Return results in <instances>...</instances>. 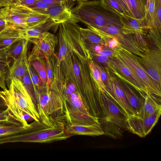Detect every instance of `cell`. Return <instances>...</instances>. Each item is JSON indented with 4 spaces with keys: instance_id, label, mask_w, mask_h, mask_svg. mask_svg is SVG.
Masks as SVG:
<instances>
[{
    "instance_id": "7",
    "label": "cell",
    "mask_w": 161,
    "mask_h": 161,
    "mask_svg": "<svg viewBox=\"0 0 161 161\" xmlns=\"http://www.w3.org/2000/svg\"><path fill=\"white\" fill-rule=\"evenodd\" d=\"M36 105L42 108L46 114L56 118L63 115L65 111L64 101L55 92L47 88L35 94Z\"/></svg>"
},
{
    "instance_id": "43",
    "label": "cell",
    "mask_w": 161,
    "mask_h": 161,
    "mask_svg": "<svg viewBox=\"0 0 161 161\" xmlns=\"http://www.w3.org/2000/svg\"><path fill=\"white\" fill-rule=\"evenodd\" d=\"M51 6V5H48L42 2L37 1L28 7L36 11L47 14L48 8Z\"/></svg>"
},
{
    "instance_id": "36",
    "label": "cell",
    "mask_w": 161,
    "mask_h": 161,
    "mask_svg": "<svg viewBox=\"0 0 161 161\" xmlns=\"http://www.w3.org/2000/svg\"><path fill=\"white\" fill-rule=\"evenodd\" d=\"M20 80L36 106L34 89L29 72L28 68L26 70L23 77Z\"/></svg>"
},
{
    "instance_id": "47",
    "label": "cell",
    "mask_w": 161,
    "mask_h": 161,
    "mask_svg": "<svg viewBox=\"0 0 161 161\" xmlns=\"http://www.w3.org/2000/svg\"><path fill=\"white\" fill-rule=\"evenodd\" d=\"M8 47L0 48V61L9 62L7 55Z\"/></svg>"
},
{
    "instance_id": "50",
    "label": "cell",
    "mask_w": 161,
    "mask_h": 161,
    "mask_svg": "<svg viewBox=\"0 0 161 161\" xmlns=\"http://www.w3.org/2000/svg\"><path fill=\"white\" fill-rule=\"evenodd\" d=\"M38 0H16V3L25 6H28L35 3Z\"/></svg>"
},
{
    "instance_id": "10",
    "label": "cell",
    "mask_w": 161,
    "mask_h": 161,
    "mask_svg": "<svg viewBox=\"0 0 161 161\" xmlns=\"http://www.w3.org/2000/svg\"><path fill=\"white\" fill-rule=\"evenodd\" d=\"M111 71L117 77L123 80L133 87L142 97L147 94L140 80L125 64L117 58H111L108 63Z\"/></svg>"
},
{
    "instance_id": "17",
    "label": "cell",
    "mask_w": 161,
    "mask_h": 161,
    "mask_svg": "<svg viewBox=\"0 0 161 161\" xmlns=\"http://www.w3.org/2000/svg\"><path fill=\"white\" fill-rule=\"evenodd\" d=\"M28 40H26L22 51L18 58L14 61L12 66L9 68L7 80L9 81L13 78L22 79L29 64L27 60Z\"/></svg>"
},
{
    "instance_id": "13",
    "label": "cell",
    "mask_w": 161,
    "mask_h": 161,
    "mask_svg": "<svg viewBox=\"0 0 161 161\" xmlns=\"http://www.w3.org/2000/svg\"><path fill=\"white\" fill-rule=\"evenodd\" d=\"M58 119L63 122L64 125H91L100 124L98 118L69 107H65L64 114Z\"/></svg>"
},
{
    "instance_id": "27",
    "label": "cell",
    "mask_w": 161,
    "mask_h": 161,
    "mask_svg": "<svg viewBox=\"0 0 161 161\" xmlns=\"http://www.w3.org/2000/svg\"><path fill=\"white\" fill-rule=\"evenodd\" d=\"M29 64L36 71L39 77L47 84V77L46 67L45 61L44 58H28Z\"/></svg>"
},
{
    "instance_id": "42",
    "label": "cell",
    "mask_w": 161,
    "mask_h": 161,
    "mask_svg": "<svg viewBox=\"0 0 161 161\" xmlns=\"http://www.w3.org/2000/svg\"><path fill=\"white\" fill-rule=\"evenodd\" d=\"M46 67L47 77V86L49 89L52 86L53 81V74L52 63L50 58L45 59Z\"/></svg>"
},
{
    "instance_id": "40",
    "label": "cell",
    "mask_w": 161,
    "mask_h": 161,
    "mask_svg": "<svg viewBox=\"0 0 161 161\" xmlns=\"http://www.w3.org/2000/svg\"><path fill=\"white\" fill-rule=\"evenodd\" d=\"M9 123H15L22 125L14 118L7 108L5 110L0 112V125Z\"/></svg>"
},
{
    "instance_id": "6",
    "label": "cell",
    "mask_w": 161,
    "mask_h": 161,
    "mask_svg": "<svg viewBox=\"0 0 161 161\" xmlns=\"http://www.w3.org/2000/svg\"><path fill=\"white\" fill-rule=\"evenodd\" d=\"M114 57L122 62L137 77L143 84L147 94L161 97V89L152 80L140 64L136 55L121 47L115 52Z\"/></svg>"
},
{
    "instance_id": "45",
    "label": "cell",
    "mask_w": 161,
    "mask_h": 161,
    "mask_svg": "<svg viewBox=\"0 0 161 161\" xmlns=\"http://www.w3.org/2000/svg\"><path fill=\"white\" fill-rule=\"evenodd\" d=\"M126 14L134 17L131 5L129 0H117Z\"/></svg>"
},
{
    "instance_id": "5",
    "label": "cell",
    "mask_w": 161,
    "mask_h": 161,
    "mask_svg": "<svg viewBox=\"0 0 161 161\" xmlns=\"http://www.w3.org/2000/svg\"><path fill=\"white\" fill-rule=\"evenodd\" d=\"M59 26L58 56L60 61L64 60L72 52L83 60L91 59L85 41L80 33V26L77 23L65 22L59 24Z\"/></svg>"
},
{
    "instance_id": "33",
    "label": "cell",
    "mask_w": 161,
    "mask_h": 161,
    "mask_svg": "<svg viewBox=\"0 0 161 161\" xmlns=\"http://www.w3.org/2000/svg\"><path fill=\"white\" fill-rule=\"evenodd\" d=\"M25 40L24 39H21L8 47L7 55L9 58L14 61L18 58L22 51Z\"/></svg>"
},
{
    "instance_id": "41",
    "label": "cell",
    "mask_w": 161,
    "mask_h": 161,
    "mask_svg": "<svg viewBox=\"0 0 161 161\" xmlns=\"http://www.w3.org/2000/svg\"><path fill=\"white\" fill-rule=\"evenodd\" d=\"M91 58L96 64L102 66L104 69L108 68V63L111 58L106 56L98 54L92 55Z\"/></svg>"
},
{
    "instance_id": "23",
    "label": "cell",
    "mask_w": 161,
    "mask_h": 161,
    "mask_svg": "<svg viewBox=\"0 0 161 161\" xmlns=\"http://www.w3.org/2000/svg\"><path fill=\"white\" fill-rule=\"evenodd\" d=\"M21 29L8 25L0 33V45L9 47L15 42L24 39Z\"/></svg>"
},
{
    "instance_id": "25",
    "label": "cell",
    "mask_w": 161,
    "mask_h": 161,
    "mask_svg": "<svg viewBox=\"0 0 161 161\" xmlns=\"http://www.w3.org/2000/svg\"><path fill=\"white\" fill-rule=\"evenodd\" d=\"M25 7L27 12L26 24L27 28L43 24L49 19V16L47 14L39 12L28 7Z\"/></svg>"
},
{
    "instance_id": "15",
    "label": "cell",
    "mask_w": 161,
    "mask_h": 161,
    "mask_svg": "<svg viewBox=\"0 0 161 161\" xmlns=\"http://www.w3.org/2000/svg\"><path fill=\"white\" fill-rule=\"evenodd\" d=\"M96 28L117 37L121 46L124 49L137 56H143V53L139 51L129 36L123 33L121 28L114 25Z\"/></svg>"
},
{
    "instance_id": "2",
    "label": "cell",
    "mask_w": 161,
    "mask_h": 161,
    "mask_svg": "<svg viewBox=\"0 0 161 161\" xmlns=\"http://www.w3.org/2000/svg\"><path fill=\"white\" fill-rule=\"evenodd\" d=\"M39 118L18 133L0 137V144L17 142L50 143L65 140L70 136L66 132L64 122L47 116L36 105Z\"/></svg>"
},
{
    "instance_id": "48",
    "label": "cell",
    "mask_w": 161,
    "mask_h": 161,
    "mask_svg": "<svg viewBox=\"0 0 161 161\" xmlns=\"http://www.w3.org/2000/svg\"><path fill=\"white\" fill-rule=\"evenodd\" d=\"M16 2V0H0V8L10 7Z\"/></svg>"
},
{
    "instance_id": "3",
    "label": "cell",
    "mask_w": 161,
    "mask_h": 161,
    "mask_svg": "<svg viewBox=\"0 0 161 161\" xmlns=\"http://www.w3.org/2000/svg\"><path fill=\"white\" fill-rule=\"evenodd\" d=\"M0 97L14 118L23 126L28 125L30 120H38L36 106L19 79L13 78L8 89L0 91Z\"/></svg>"
},
{
    "instance_id": "39",
    "label": "cell",
    "mask_w": 161,
    "mask_h": 161,
    "mask_svg": "<svg viewBox=\"0 0 161 161\" xmlns=\"http://www.w3.org/2000/svg\"><path fill=\"white\" fill-rule=\"evenodd\" d=\"M161 0H156L155 8L153 18V28L161 29Z\"/></svg>"
},
{
    "instance_id": "49",
    "label": "cell",
    "mask_w": 161,
    "mask_h": 161,
    "mask_svg": "<svg viewBox=\"0 0 161 161\" xmlns=\"http://www.w3.org/2000/svg\"><path fill=\"white\" fill-rule=\"evenodd\" d=\"M48 5H53L56 4L62 3L68 1V0H38Z\"/></svg>"
},
{
    "instance_id": "4",
    "label": "cell",
    "mask_w": 161,
    "mask_h": 161,
    "mask_svg": "<svg viewBox=\"0 0 161 161\" xmlns=\"http://www.w3.org/2000/svg\"><path fill=\"white\" fill-rule=\"evenodd\" d=\"M75 22L95 28L114 25L122 29L120 16L107 9L101 0L78 2L71 8Z\"/></svg>"
},
{
    "instance_id": "32",
    "label": "cell",
    "mask_w": 161,
    "mask_h": 161,
    "mask_svg": "<svg viewBox=\"0 0 161 161\" xmlns=\"http://www.w3.org/2000/svg\"><path fill=\"white\" fill-rule=\"evenodd\" d=\"M127 35L139 51L143 53L149 50L146 36L141 34H132Z\"/></svg>"
},
{
    "instance_id": "51",
    "label": "cell",
    "mask_w": 161,
    "mask_h": 161,
    "mask_svg": "<svg viewBox=\"0 0 161 161\" xmlns=\"http://www.w3.org/2000/svg\"><path fill=\"white\" fill-rule=\"evenodd\" d=\"M8 25V24L7 22L6 19V13L5 14L0 17V27H5Z\"/></svg>"
},
{
    "instance_id": "18",
    "label": "cell",
    "mask_w": 161,
    "mask_h": 161,
    "mask_svg": "<svg viewBox=\"0 0 161 161\" xmlns=\"http://www.w3.org/2000/svg\"><path fill=\"white\" fill-rule=\"evenodd\" d=\"M68 1L49 7L47 14L49 15V19L58 24L65 22H75L71 11L72 8Z\"/></svg>"
},
{
    "instance_id": "37",
    "label": "cell",
    "mask_w": 161,
    "mask_h": 161,
    "mask_svg": "<svg viewBox=\"0 0 161 161\" xmlns=\"http://www.w3.org/2000/svg\"><path fill=\"white\" fill-rule=\"evenodd\" d=\"M101 1L107 9L119 16L126 14L117 0H101Z\"/></svg>"
},
{
    "instance_id": "9",
    "label": "cell",
    "mask_w": 161,
    "mask_h": 161,
    "mask_svg": "<svg viewBox=\"0 0 161 161\" xmlns=\"http://www.w3.org/2000/svg\"><path fill=\"white\" fill-rule=\"evenodd\" d=\"M57 37L50 32L43 33L39 37L28 40L33 44L28 58H49L54 53L55 48L58 43Z\"/></svg>"
},
{
    "instance_id": "38",
    "label": "cell",
    "mask_w": 161,
    "mask_h": 161,
    "mask_svg": "<svg viewBox=\"0 0 161 161\" xmlns=\"http://www.w3.org/2000/svg\"><path fill=\"white\" fill-rule=\"evenodd\" d=\"M9 67V62L0 61V87L3 90L7 89L6 81L8 75L7 69Z\"/></svg>"
},
{
    "instance_id": "1",
    "label": "cell",
    "mask_w": 161,
    "mask_h": 161,
    "mask_svg": "<svg viewBox=\"0 0 161 161\" xmlns=\"http://www.w3.org/2000/svg\"><path fill=\"white\" fill-rule=\"evenodd\" d=\"M61 66L65 81L74 85L89 113L99 117V100L101 91L92 76L87 60L72 52L61 61Z\"/></svg>"
},
{
    "instance_id": "35",
    "label": "cell",
    "mask_w": 161,
    "mask_h": 161,
    "mask_svg": "<svg viewBox=\"0 0 161 161\" xmlns=\"http://www.w3.org/2000/svg\"><path fill=\"white\" fill-rule=\"evenodd\" d=\"M91 73L95 82L101 91L105 92L107 90L101 78L99 72L95 63L92 59L87 60Z\"/></svg>"
},
{
    "instance_id": "12",
    "label": "cell",
    "mask_w": 161,
    "mask_h": 161,
    "mask_svg": "<svg viewBox=\"0 0 161 161\" xmlns=\"http://www.w3.org/2000/svg\"><path fill=\"white\" fill-rule=\"evenodd\" d=\"M108 73L109 76V81L106 87L109 95L125 113L127 118L135 115L118 83L117 77L109 69Z\"/></svg>"
},
{
    "instance_id": "22",
    "label": "cell",
    "mask_w": 161,
    "mask_h": 161,
    "mask_svg": "<svg viewBox=\"0 0 161 161\" xmlns=\"http://www.w3.org/2000/svg\"><path fill=\"white\" fill-rule=\"evenodd\" d=\"M141 109L138 115L142 117L148 116L161 109L160 98L156 95L149 94L142 97Z\"/></svg>"
},
{
    "instance_id": "21",
    "label": "cell",
    "mask_w": 161,
    "mask_h": 161,
    "mask_svg": "<svg viewBox=\"0 0 161 161\" xmlns=\"http://www.w3.org/2000/svg\"><path fill=\"white\" fill-rule=\"evenodd\" d=\"M67 133L70 136L75 135L99 136L103 135L100 124L91 125L65 124Z\"/></svg>"
},
{
    "instance_id": "30",
    "label": "cell",
    "mask_w": 161,
    "mask_h": 161,
    "mask_svg": "<svg viewBox=\"0 0 161 161\" xmlns=\"http://www.w3.org/2000/svg\"><path fill=\"white\" fill-rule=\"evenodd\" d=\"M155 3L156 0H146L144 20L148 29L153 28V18Z\"/></svg>"
},
{
    "instance_id": "54",
    "label": "cell",
    "mask_w": 161,
    "mask_h": 161,
    "mask_svg": "<svg viewBox=\"0 0 161 161\" xmlns=\"http://www.w3.org/2000/svg\"><path fill=\"white\" fill-rule=\"evenodd\" d=\"M70 0L72 2L77 1L78 2H80V1H90V0Z\"/></svg>"
},
{
    "instance_id": "46",
    "label": "cell",
    "mask_w": 161,
    "mask_h": 161,
    "mask_svg": "<svg viewBox=\"0 0 161 161\" xmlns=\"http://www.w3.org/2000/svg\"><path fill=\"white\" fill-rule=\"evenodd\" d=\"M115 51L112 50L108 47L104 45L103 49L100 51L98 55L106 56L111 57H114Z\"/></svg>"
},
{
    "instance_id": "24",
    "label": "cell",
    "mask_w": 161,
    "mask_h": 161,
    "mask_svg": "<svg viewBox=\"0 0 161 161\" xmlns=\"http://www.w3.org/2000/svg\"><path fill=\"white\" fill-rule=\"evenodd\" d=\"M59 24L50 19L45 23L37 26L21 29L24 39L28 40L31 38L39 37L43 33L48 31Z\"/></svg>"
},
{
    "instance_id": "14",
    "label": "cell",
    "mask_w": 161,
    "mask_h": 161,
    "mask_svg": "<svg viewBox=\"0 0 161 161\" xmlns=\"http://www.w3.org/2000/svg\"><path fill=\"white\" fill-rule=\"evenodd\" d=\"M126 118H101L98 121L104 134L114 138L120 137L127 130Z\"/></svg>"
},
{
    "instance_id": "26",
    "label": "cell",
    "mask_w": 161,
    "mask_h": 161,
    "mask_svg": "<svg viewBox=\"0 0 161 161\" xmlns=\"http://www.w3.org/2000/svg\"><path fill=\"white\" fill-rule=\"evenodd\" d=\"M161 29L151 28L148 29L146 36L149 49L161 50Z\"/></svg>"
},
{
    "instance_id": "28",
    "label": "cell",
    "mask_w": 161,
    "mask_h": 161,
    "mask_svg": "<svg viewBox=\"0 0 161 161\" xmlns=\"http://www.w3.org/2000/svg\"><path fill=\"white\" fill-rule=\"evenodd\" d=\"M28 71L33 85L35 94L48 88L47 84L39 77L33 68L29 64Z\"/></svg>"
},
{
    "instance_id": "31",
    "label": "cell",
    "mask_w": 161,
    "mask_h": 161,
    "mask_svg": "<svg viewBox=\"0 0 161 161\" xmlns=\"http://www.w3.org/2000/svg\"><path fill=\"white\" fill-rule=\"evenodd\" d=\"M131 5L134 17L144 20L145 5L144 0H129Z\"/></svg>"
},
{
    "instance_id": "34",
    "label": "cell",
    "mask_w": 161,
    "mask_h": 161,
    "mask_svg": "<svg viewBox=\"0 0 161 161\" xmlns=\"http://www.w3.org/2000/svg\"><path fill=\"white\" fill-rule=\"evenodd\" d=\"M79 29L81 34L85 40L94 43L105 45V42L102 38L90 29L80 27Z\"/></svg>"
},
{
    "instance_id": "8",
    "label": "cell",
    "mask_w": 161,
    "mask_h": 161,
    "mask_svg": "<svg viewBox=\"0 0 161 161\" xmlns=\"http://www.w3.org/2000/svg\"><path fill=\"white\" fill-rule=\"evenodd\" d=\"M143 54V57L136 56L139 63L152 80L161 89V50L149 49Z\"/></svg>"
},
{
    "instance_id": "29",
    "label": "cell",
    "mask_w": 161,
    "mask_h": 161,
    "mask_svg": "<svg viewBox=\"0 0 161 161\" xmlns=\"http://www.w3.org/2000/svg\"><path fill=\"white\" fill-rule=\"evenodd\" d=\"M27 126L15 123L0 125V137L19 132L26 128Z\"/></svg>"
},
{
    "instance_id": "11",
    "label": "cell",
    "mask_w": 161,
    "mask_h": 161,
    "mask_svg": "<svg viewBox=\"0 0 161 161\" xmlns=\"http://www.w3.org/2000/svg\"><path fill=\"white\" fill-rule=\"evenodd\" d=\"M161 114V109L145 117L133 115L127 118V130L141 137L146 136L152 130Z\"/></svg>"
},
{
    "instance_id": "55",
    "label": "cell",
    "mask_w": 161,
    "mask_h": 161,
    "mask_svg": "<svg viewBox=\"0 0 161 161\" xmlns=\"http://www.w3.org/2000/svg\"><path fill=\"white\" fill-rule=\"evenodd\" d=\"M6 26L0 27V33L5 29Z\"/></svg>"
},
{
    "instance_id": "19",
    "label": "cell",
    "mask_w": 161,
    "mask_h": 161,
    "mask_svg": "<svg viewBox=\"0 0 161 161\" xmlns=\"http://www.w3.org/2000/svg\"><path fill=\"white\" fill-rule=\"evenodd\" d=\"M120 18L123 25L122 30L125 34L146 35L148 29L144 19H137L126 14L120 16Z\"/></svg>"
},
{
    "instance_id": "16",
    "label": "cell",
    "mask_w": 161,
    "mask_h": 161,
    "mask_svg": "<svg viewBox=\"0 0 161 161\" xmlns=\"http://www.w3.org/2000/svg\"><path fill=\"white\" fill-rule=\"evenodd\" d=\"M5 8L6 19L8 25L20 29L27 28L26 24L27 12L25 6L16 3Z\"/></svg>"
},
{
    "instance_id": "20",
    "label": "cell",
    "mask_w": 161,
    "mask_h": 161,
    "mask_svg": "<svg viewBox=\"0 0 161 161\" xmlns=\"http://www.w3.org/2000/svg\"><path fill=\"white\" fill-rule=\"evenodd\" d=\"M117 78L131 109L135 115H138L142 108V97L138 96L133 89V87H131V86L122 79Z\"/></svg>"
},
{
    "instance_id": "52",
    "label": "cell",
    "mask_w": 161,
    "mask_h": 161,
    "mask_svg": "<svg viewBox=\"0 0 161 161\" xmlns=\"http://www.w3.org/2000/svg\"><path fill=\"white\" fill-rule=\"evenodd\" d=\"M7 108V107L3 99L0 97V112H2Z\"/></svg>"
},
{
    "instance_id": "44",
    "label": "cell",
    "mask_w": 161,
    "mask_h": 161,
    "mask_svg": "<svg viewBox=\"0 0 161 161\" xmlns=\"http://www.w3.org/2000/svg\"><path fill=\"white\" fill-rule=\"evenodd\" d=\"M95 63L99 72L101 79L106 86L107 85L109 81V76L108 73L109 68L104 69L99 65Z\"/></svg>"
},
{
    "instance_id": "53",
    "label": "cell",
    "mask_w": 161,
    "mask_h": 161,
    "mask_svg": "<svg viewBox=\"0 0 161 161\" xmlns=\"http://www.w3.org/2000/svg\"><path fill=\"white\" fill-rule=\"evenodd\" d=\"M6 13V9L5 8H0V17L5 14Z\"/></svg>"
}]
</instances>
